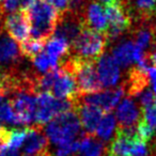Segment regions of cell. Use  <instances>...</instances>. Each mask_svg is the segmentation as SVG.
<instances>
[{"label": "cell", "mask_w": 156, "mask_h": 156, "mask_svg": "<svg viewBox=\"0 0 156 156\" xmlns=\"http://www.w3.org/2000/svg\"><path fill=\"white\" fill-rule=\"evenodd\" d=\"M98 74L103 87L115 86L121 76L119 64L110 55H104L98 60Z\"/></svg>", "instance_id": "8fae6325"}, {"label": "cell", "mask_w": 156, "mask_h": 156, "mask_svg": "<svg viewBox=\"0 0 156 156\" xmlns=\"http://www.w3.org/2000/svg\"><path fill=\"white\" fill-rule=\"evenodd\" d=\"M147 154H149L147 143L140 139H137L133 144L132 156H147Z\"/></svg>", "instance_id": "4dcf8cb0"}, {"label": "cell", "mask_w": 156, "mask_h": 156, "mask_svg": "<svg viewBox=\"0 0 156 156\" xmlns=\"http://www.w3.org/2000/svg\"><path fill=\"white\" fill-rule=\"evenodd\" d=\"M32 62L39 72H46L47 73L51 69H57L59 58L49 55L48 52H41L39 56L32 59Z\"/></svg>", "instance_id": "603a6c76"}, {"label": "cell", "mask_w": 156, "mask_h": 156, "mask_svg": "<svg viewBox=\"0 0 156 156\" xmlns=\"http://www.w3.org/2000/svg\"><path fill=\"white\" fill-rule=\"evenodd\" d=\"M48 139L44 135L42 127L35 124L32 127L27 128V136L23 144V151L26 155H37L48 151Z\"/></svg>", "instance_id": "7c38bea8"}, {"label": "cell", "mask_w": 156, "mask_h": 156, "mask_svg": "<svg viewBox=\"0 0 156 156\" xmlns=\"http://www.w3.org/2000/svg\"><path fill=\"white\" fill-rule=\"evenodd\" d=\"M69 47H71V45L65 40L58 37H51L45 44L46 52H48L49 55H52L55 57H58V58L69 54Z\"/></svg>", "instance_id": "d4e9b609"}, {"label": "cell", "mask_w": 156, "mask_h": 156, "mask_svg": "<svg viewBox=\"0 0 156 156\" xmlns=\"http://www.w3.org/2000/svg\"><path fill=\"white\" fill-rule=\"evenodd\" d=\"M60 67L69 72L75 77L79 95L98 93L104 88L95 67V61L73 56L66 60L64 59Z\"/></svg>", "instance_id": "6da1fadb"}, {"label": "cell", "mask_w": 156, "mask_h": 156, "mask_svg": "<svg viewBox=\"0 0 156 156\" xmlns=\"http://www.w3.org/2000/svg\"><path fill=\"white\" fill-rule=\"evenodd\" d=\"M0 156H18V151L10 147H5L0 150Z\"/></svg>", "instance_id": "836d02e7"}, {"label": "cell", "mask_w": 156, "mask_h": 156, "mask_svg": "<svg viewBox=\"0 0 156 156\" xmlns=\"http://www.w3.org/2000/svg\"><path fill=\"white\" fill-rule=\"evenodd\" d=\"M0 122L13 125H20L18 117L16 115L10 101H5L0 104Z\"/></svg>", "instance_id": "4316f807"}, {"label": "cell", "mask_w": 156, "mask_h": 156, "mask_svg": "<svg viewBox=\"0 0 156 156\" xmlns=\"http://www.w3.org/2000/svg\"><path fill=\"white\" fill-rule=\"evenodd\" d=\"M5 28L13 40L20 43L27 41L30 32V25L26 11H17L9 14L5 20Z\"/></svg>", "instance_id": "9c48e42d"}, {"label": "cell", "mask_w": 156, "mask_h": 156, "mask_svg": "<svg viewBox=\"0 0 156 156\" xmlns=\"http://www.w3.org/2000/svg\"><path fill=\"white\" fill-rule=\"evenodd\" d=\"M76 109V101L60 100L50 93H40L37 96L34 122L37 125L50 122L57 115Z\"/></svg>", "instance_id": "8992f818"}, {"label": "cell", "mask_w": 156, "mask_h": 156, "mask_svg": "<svg viewBox=\"0 0 156 156\" xmlns=\"http://www.w3.org/2000/svg\"><path fill=\"white\" fill-rule=\"evenodd\" d=\"M46 3L51 5L54 9H56L61 15H64L69 10V0H43Z\"/></svg>", "instance_id": "1f68e13d"}, {"label": "cell", "mask_w": 156, "mask_h": 156, "mask_svg": "<svg viewBox=\"0 0 156 156\" xmlns=\"http://www.w3.org/2000/svg\"><path fill=\"white\" fill-rule=\"evenodd\" d=\"M45 41H39V40H30V41H25L20 43V52L23 56L27 57L30 60L39 56L41 52H43V49L45 48Z\"/></svg>", "instance_id": "484cf974"}, {"label": "cell", "mask_w": 156, "mask_h": 156, "mask_svg": "<svg viewBox=\"0 0 156 156\" xmlns=\"http://www.w3.org/2000/svg\"><path fill=\"white\" fill-rule=\"evenodd\" d=\"M108 20L107 41L115 40L130 27V17L122 0H98Z\"/></svg>", "instance_id": "5b68a950"}, {"label": "cell", "mask_w": 156, "mask_h": 156, "mask_svg": "<svg viewBox=\"0 0 156 156\" xmlns=\"http://www.w3.org/2000/svg\"><path fill=\"white\" fill-rule=\"evenodd\" d=\"M20 48L9 34L0 37V65H12L20 58Z\"/></svg>", "instance_id": "2e32d148"}, {"label": "cell", "mask_w": 156, "mask_h": 156, "mask_svg": "<svg viewBox=\"0 0 156 156\" xmlns=\"http://www.w3.org/2000/svg\"><path fill=\"white\" fill-rule=\"evenodd\" d=\"M156 37V29L151 25H143L135 34V45L144 51L147 48L154 44V39Z\"/></svg>", "instance_id": "ffe728a7"}, {"label": "cell", "mask_w": 156, "mask_h": 156, "mask_svg": "<svg viewBox=\"0 0 156 156\" xmlns=\"http://www.w3.org/2000/svg\"><path fill=\"white\" fill-rule=\"evenodd\" d=\"M123 94L124 88L118 87L106 90V91L98 92V93L80 95L79 98H81L80 103L83 102V104L91 105V106L101 109L102 111H105L106 113H109L118 105ZM77 102H79V101L77 100Z\"/></svg>", "instance_id": "ba28073f"}, {"label": "cell", "mask_w": 156, "mask_h": 156, "mask_svg": "<svg viewBox=\"0 0 156 156\" xmlns=\"http://www.w3.org/2000/svg\"><path fill=\"white\" fill-rule=\"evenodd\" d=\"M115 123H117V121H115V115H111L110 112L106 113L102 118L98 126V129H96V135H98V138H101L104 141L108 140L112 135L113 130H115Z\"/></svg>", "instance_id": "cb8c5ba5"}, {"label": "cell", "mask_w": 156, "mask_h": 156, "mask_svg": "<svg viewBox=\"0 0 156 156\" xmlns=\"http://www.w3.org/2000/svg\"><path fill=\"white\" fill-rule=\"evenodd\" d=\"M3 2H5V0H0V7H1V5H2Z\"/></svg>", "instance_id": "74e56055"}, {"label": "cell", "mask_w": 156, "mask_h": 156, "mask_svg": "<svg viewBox=\"0 0 156 156\" xmlns=\"http://www.w3.org/2000/svg\"><path fill=\"white\" fill-rule=\"evenodd\" d=\"M25 156H51V155H50V153L48 151H45L41 154H37V155H25Z\"/></svg>", "instance_id": "8d00e7d4"}, {"label": "cell", "mask_w": 156, "mask_h": 156, "mask_svg": "<svg viewBox=\"0 0 156 156\" xmlns=\"http://www.w3.org/2000/svg\"><path fill=\"white\" fill-rule=\"evenodd\" d=\"M136 98L139 101V103H140L141 109H144V108H147V107H149L150 105L153 104V102L155 101L156 98L154 96L153 91H151L149 88H147V89H144L143 91H141L140 93L136 96Z\"/></svg>", "instance_id": "f546056e"}, {"label": "cell", "mask_w": 156, "mask_h": 156, "mask_svg": "<svg viewBox=\"0 0 156 156\" xmlns=\"http://www.w3.org/2000/svg\"><path fill=\"white\" fill-rule=\"evenodd\" d=\"M149 78H150V83H151V85H152L153 92L156 94V69L155 67H151V69H150Z\"/></svg>", "instance_id": "e575fe53"}, {"label": "cell", "mask_w": 156, "mask_h": 156, "mask_svg": "<svg viewBox=\"0 0 156 156\" xmlns=\"http://www.w3.org/2000/svg\"><path fill=\"white\" fill-rule=\"evenodd\" d=\"M147 58H149L151 64H153L154 66H155V69H156V47L154 48L153 51H151L150 54H147Z\"/></svg>", "instance_id": "d590c367"}, {"label": "cell", "mask_w": 156, "mask_h": 156, "mask_svg": "<svg viewBox=\"0 0 156 156\" xmlns=\"http://www.w3.org/2000/svg\"><path fill=\"white\" fill-rule=\"evenodd\" d=\"M26 13L30 25L31 37L39 41H46L52 33H55L62 17L56 9L43 0H37V2L27 10Z\"/></svg>", "instance_id": "7a4b0ae2"}, {"label": "cell", "mask_w": 156, "mask_h": 156, "mask_svg": "<svg viewBox=\"0 0 156 156\" xmlns=\"http://www.w3.org/2000/svg\"><path fill=\"white\" fill-rule=\"evenodd\" d=\"M106 43V35L92 30L91 28L86 26L83 22L80 32L71 46L73 47L75 56L78 58L98 61L103 56Z\"/></svg>", "instance_id": "277c9868"}, {"label": "cell", "mask_w": 156, "mask_h": 156, "mask_svg": "<svg viewBox=\"0 0 156 156\" xmlns=\"http://www.w3.org/2000/svg\"><path fill=\"white\" fill-rule=\"evenodd\" d=\"M10 93L9 86H8L7 78H5V74H1L0 75V104L2 103L3 98L7 96Z\"/></svg>", "instance_id": "d6a6232c"}, {"label": "cell", "mask_w": 156, "mask_h": 156, "mask_svg": "<svg viewBox=\"0 0 156 156\" xmlns=\"http://www.w3.org/2000/svg\"><path fill=\"white\" fill-rule=\"evenodd\" d=\"M0 30H1V17H0Z\"/></svg>", "instance_id": "f35d334b"}, {"label": "cell", "mask_w": 156, "mask_h": 156, "mask_svg": "<svg viewBox=\"0 0 156 156\" xmlns=\"http://www.w3.org/2000/svg\"><path fill=\"white\" fill-rule=\"evenodd\" d=\"M134 11L142 20H147L156 13V0H128Z\"/></svg>", "instance_id": "44dd1931"}, {"label": "cell", "mask_w": 156, "mask_h": 156, "mask_svg": "<svg viewBox=\"0 0 156 156\" xmlns=\"http://www.w3.org/2000/svg\"><path fill=\"white\" fill-rule=\"evenodd\" d=\"M142 118L153 129H156V98L153 104L142 109Z\"/></svg>", "instance_id": "f1b7e54d"}, {"label": "cell", "mask_w": 156, "mask_h": 156, "mask_svg": "<svg viewBox=\"0 0 156 156\" xmlns=\"http://www.w3.org/2000/svg\"><path fill=\"white\" fill-rule=\"evenodd\" d=\"M80 125L78 113L69 110L54 118L46 126L45 134L48 140L55 144L73 142L85 134L81 132Z\"/></svg>", "instance_id": "3957f363"}, {"label": "cell", "mask_w": 156, "mask_h": 156, "mask_svg": "<svg viewBox=\"0 0 156 156\" xmlns=\"http://www.w3.org/2000/svg\"><path fill=\"white\" fill-rule=\"evenodd\" d=\"M112 57L119 66L127 67L132 63L136 62L135 60V43L132 41H124L112 50Z\"/></svg>", "instance_id": "e0dca14e"}, {"label": "cell", "mask_w": 156, "mask_h": 156, "mask_svg": "<svg viewBox=\"0 0 156 156\" xmlns=\"http://www.w3.org/2000/svg\"><path fill=\"white\" fill-rule=\"evenodd\" d=\"M27 136V128L25 129H12L10 134V142L8 147L18 150L23 144Z\"/></svg>", "instance_id": "83f0119b"}, {"label": "cell", "mask_w": 156, "mask_h": 156, "mask_svg": "<svg viewBox=\"0 0 156 156\" xmlns=\"http://www.w3.org/2000/svg\"><path fill=\"white\" fill-rule=\"evenodd\" d=\"M76 109L78 110V117L80 120V124L88 135H93L98 129L101 120L103 118L102 110L94 106L88 104L78 103L76 101Z\"/></svg>", "instance_id": "4fadbf2b"}, {"label": "cell", "mask_w": 156, "mask_h": 156, "mask_svg": "<svg viewBox=\"0 0 156 156\" xmlns=\"http://www.w3.org/2000/svg\"><path fill=\"white\" fill-rule=\"evenodd\" d=\"M105 145L102 141L85 134L79 142L78 156H104Z\"/></svg>", "instance_id": "d6986e66"}, {"label": "cell", "mask_w": 156, "mask_h": 156, "mask_svg": "<svg viewBox=\"0 0 156 156\" xmlns=\"http://www.w3.org/2000/svg\"><path fill=\"white\" fill-rule=\"evenodd\" d=\"M140 109L132 98H125L117 109V119L121 127L136 126L141 119Z\"/></svg>", "instance_id": "9a60e30c"}, {"label": "cell", "mask_w": 156, "mask_h": 156, "mask_svg": "<svg viewBox=\"0 0 156 156\" xmlns=\"http://www.w3.org/2000/svg\"><path fill=\"white\" fill-rule=\"evenodd\" d=\"M61 69V67H60ZM55 98L60 100L76 101L79 98V92L76 79L69 72L61 69V73L51 90Z\"/></svg>", "instance_id": "30bf717a"}, {"label": "cell", "mask_w": 156, "mask_h": 156, "mask_svg": "<svg viewBox=\"0 0 156 156\" xmlns=\"http://www.w3.org/2000/svg\"><path fill=\"white\" fill-rule=\"evenodd\" d=\"M136 140L137 139L128 138L117 132L106 154L108 156H132L133 144Z\"/></svg>", "instance_id": "ac0fdd59"}, {"label": "cell", "mask_w": 156, "mask_h": 156, "mask_svg": "<svg viewBox=\"0 0 156 156\" xmlns=\"http://www.w3.org/2000/svg\"><path fill=\"white\" fill-rule=\"evenodd\" d=\"M86 26L91 28L102 34H107L108 31V20L104 9L98 1H93L87 7L86 10V17L83 18Z\"/></svg>", "instance_id": "5bb4252c"}, {"label": "cell", "mask_w": 156, "mask_h": 156, "mask_svg": "<svg viewBox=\"0 0 156 156\" xmlns=\"http://www.w3.org/2000/svg\"><path fill=\"white\" fill-rule=\"evenodd\" d=\"M10 101L16 115L20 119V124H30L34 122L37 98L33 96V92L30 91H16L12 93Z\"/></svg>", "instance_id": "52a82bcc"}, {"label": "cell", "mask_w": 156, "mask_h": 156, "mask_svg": "<svg viewBox=\"0 0 156 156\" xmlns=\"http://www.w3.org/2000/svg\"><path fill=\"white\" fill-rule=\"evenodd\" d=\"M60 73L61 69L57 67V69L47 72L45 75L37 77V79H35V92H39V94L49 93L54 88V85L58 79Z\"/></svg>", "instance_id": "7402d4cb"}]
</instances>
